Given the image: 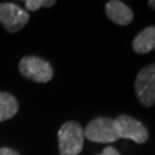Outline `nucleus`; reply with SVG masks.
<instances>
[{
  "label": "nucleus",
  "instance_id": "nucleus-12",
  "mask_svg": "<svg viewBox=\"0 0 155 155\" xmlns=\"http://www.w3.org/2000/svg\"><path fill=\"white\" fill-rule=\"evenodd\" d=\"M101 155H121L117 152L116 148H114L113 146H107L105 150H102Z\"/></svg>",
  "mask_w": 155,
  "mask_h": 155
},
{
  "label": "nucleus",
  "instance_id": "nucleus-6",
  "mask_svg": "<svg viewBox=\"0 0 155 155\" xmlns=\"http://www.w3.org/2000/svg\"><path fill=\"white\" fill-rule=\"evenodd\" d=\"M30 15L18 5L13 2L0 4V24L11 33L18 32L29 21Z\"/></svg>",
  "mask_w": 155,
  "mask_h": 155
},
{
  "label": "nucleus",
  "instance_id": "nucleus-7",
  "mask_svg": "<svg viewBox=\"0 0 155 155\" xmlns=\"http://www.w3.org/2000/svg\"><path fill=\"white\" fill-rule=\"evenodd\" d=\"M106 15L118 25H127L133 20V12L131 8L118 0H110L106 4Z\"/></svg>",
  "mask_w": 155,
  "mask_h": 155
},
{
  "label": "nucleus",
  "instance_id": "nucleus-3",
  "mask_svg": "<svg viewBox=\"0 0 155 155\" xmlns=\"http://www.w3.org/2000/svg\"><path fill=\"white\" fill-rule=\"evenodd\" d=\"M84 137L92 143L108 144L118 140L114 120L109 117H97L85 127Z\"/></svg>",
  "mask_w": 155,
  "mask_h": 155
},
{
  "label": "nucleus",
  "instance_id": "nucleus-11",
  "mask_svg": "<svg viewBox=\"0 0 155 155\" xmlns=\"http://www.w3.org/2000/svg\"><path fill=\"white\" fill-rule=\"evenodd\" d=\"M0 155H20L18 152H16L13 148H9V147H1L0 148Z\"/></svg>",
  "mask_w": 155,
  "mask_h": 155
},
{
  "label": "nucleus",
  "instance_id": "nucleus-5",
  "mask_svg": "<svg viewBox=\"0 0 155 155\" xmlns=\"http://www.w3.org/2000/svg\"><path fill=\"white\" fill-rule=\"evenodd\" d=\"M134 90L139 102L144 107H152L155 104V63L140 69L137 75Z\"/></svg>",
  "mask_w": 155,
  "mask_h": 155
},
{
  "label": "nucleus",
  "instance_id": "nucleus-10",
  "mask_svg": "<svg viewBox=\"0 0 155 155\" xmlns=\"http://www.w3.org/2000/svg\"><path fill=\"white\" fill-rule=\"evenodd\" d=\"M56 4L55 0H27L25 1V8L29 12H36L41 7H52Z\"/></svg>",
  "mask_w": 155,
  "mask_h": 155
},
{
  "label": "nucleus",
  "instance_id": "nucleus-8",
  "mask_svg": "<svg viewBox=\"0 0 155 155\" xmlns=\"http://www.w3.org/2000/svg\"><path fill=\"white\" fill-rule=\"evenodd\" d=\"M132 48L138 54H147L155 48V27L150 25L133 39Z\"/></svg>",
  "mask_w": 155,
  "mask_h": 155
},
{
  "label": "nucleus",
  "instance_id": "nucleus-9",
  "mask_svg": "<svg viewBox=\"0 0 155 155\" xmlns=\"http://www.w3.org/2000/svg\"><path fill=\"white\" fill-rule=\"evenodd\" d=\"M18 111V102L11 93L0 92V122L14 117Z\"/></svg>",
  "mask_w": 155,
  "mask_h": 155
},
{
  "label": "nucleus",
  "instance_id": "nucleus-1",
  "mask_svg": "<svg viewBox=\"0 0 155 155\" xmlns=\"http://www.w3.org/2000/svg\"><path fill=\"white\" fill-rule=\"evenodd\" d=\"M60 155H78L83 150L84 131L81 124L74 121L63 123L58 132Z\"/></svg>",
  "mask_w": 155,
  "mask_h": 155
},
{
  "label": "nucleus",
  "instance_id": "nucleus-4",
  "mask_svg": "<svg viewBox=\"0 0 155 155\" xmlns=\"http://www.w3.org/2000/svg\"><path fill=\"white\" fill-rule=\"evenodd\" d=\"M114 124L118 138L130 139L136 144H145L148 140L150 133L147 127L130 115H118L114 120Z\"/></svg>",
  "mask_w": 155,
  "mask_h": 155
},
{
  "label": "nucleus",
  "instance_id": "nucleus-2",
  "mask_svg": "<svg viewBox=\"0 0 155 155\" xmlns=\"http://www.w3.org/2000/svg\"><path fill=\"white\" fill-rule=\"evenodd\" d=\"M18 70L23 77L37 83H47L54 75L50 62L33 55L24 56L18 63Z\"/></svg>",
  "mask_w": 155,
  "mask_h": 155
},
{
  "label": "nucleus",
  "instance_id": "nucleus-13",
  "mask_svg": "<svg viewBox=\"0 0 155 155\" xmlns=\"http://www.w3.org/2000/svg\"><path fill=\"white\" fill-rule=\"evenodd\" d=\"M148 6H150L152 9L155 11V0H150V1H148Z\"/></svg>",
  "mask_w": 155,
  "mask_h": 155
}]
</instances>
